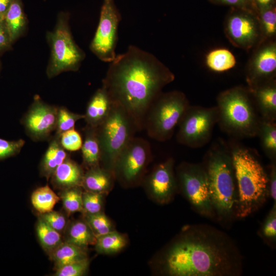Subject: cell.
<instances>
[{"label":"cell","mask_w":276,"mask_h":276,"mask_svg":"<svg viewBox=\"0 0 276 276\" xmlns=\"http://www.w3.org/2000/svg\"><path fill=\"white\" fill-rule=\"evenodd\" d=\"M36 231L40 245L48 254L64 241L61 234L53 228L39 216Z\"/></svg>","instance_id":"obj_29"},{"label":"cell","mask_w":276,"mask_h":276,"mask_svg":"<svg viewBox=\"0 0 276 276\" xmlns=\"http://www.w3.org/2000/svg\"><path fill=\"white\" fill-rule=\"evenodd\" d=\"M224 33L235 47L246 50L255 49L261 41L256 12L250 8H231L224 21Z\"/></svg>","instance_id":"obj_11"},{"label":"cell","mask_w":276,"mask_h":276,"mask_svg":"<svg viewBox=\"0 0 276 276\" xmlns=\"http://www.w3.org/2000/svg\"><path fill=\"white\" fill-rule=\"evenodd\" d=\"M81 150L83 165L88 169L100 166V149L96 128L86 125Z\"/></svg>","instance_id":"obj_24"},{"label":"cell","mask_w":276,"mask_h":276,"mask_svg":"<svg viewBox=\"0 0 276 276\" xmlns=\"http://www.w3.org/2000/svg\"><path fill=\"white\" fill-rule=\"evenodd\" d=\"M2 22H2L0 23V32L4 30V28L3 27V26H2V25H1V24H2Z\"/></svg>","instance_id":"obj_47"},{"label":"cell","mask_w":276,"mask_h":276,"mask_svg":"<svg viewBox=\"0 0 276 276\" xmlns=\"http://www.w3.org/2000/svg\"><path fill=\"white\" fill-rule=\"evenodd\" d=\"M40 217L47 224L53 228L61 234L65 232L67 226V219L62 213L52 211L44 214H39Z\"/></svg>","instance_id":"obj_39"},{"label":"cell","mask_w":276,"mask_h":276,"mask_svg":"<svg viewBox=\"0 0 276 276\" xmlns=\"http://www.w3.org/2000/svg\"><path fill=\"white\" fill-rule=\"evenodd\" d=\"M150 143L140 137H133L118 156L114 166V174L125 182L139 179L151 157Z\"/></svg>","instance_id":"obj_13"},{"label":"cell","mask_w":276,"mask_h":276,"mask_svg":"<svg viewBox=\"0 0 276 276\" xmlns=\"http://www.w3.org/2000/svg\"><path fill=\"white\" fill-rule=\"evenodd\" d=\"M276 42L267 41L258 45L247 63L246 69L247 87L251 91L257 87L275 79Z\"/></svg>","instance_id":"obj_15"},{"label":"cell","mask_w":276,"mask_h":276,"mask_svg":"<svg viewBox=\"0 0 276 276\" xmlns=\"http://www.w3.org/2000/svg\"><path fill=\"white\" fill-rule=\"evenodd\" d=\"M205 62L210 70L221 73L233 68L236 64V59L229 50L217 48L206 54Z\"/></svg>","instance_id":"obj_27"},{"label":"cell","mask_w":276,"mask_h":276,"mask_svg":"<svg viewBox=\"0 0 276 276\" xmlns=\"http://www.w3.org/2000/svg\"><path fill=\"white\" fill-rule=\"evenodd\" d=\"M229 149L237 182V199L235 213L243 218L259 209L268 194V174L254 151L233 141Z\"/></svg>","instance_id":"obj_3"},{"label":"cell","mask_w":276,"mask_h":276,"mask_svg":"<svg viewBox=\"0 0 276 276\" xmlns=\"http://www.w3.org/2000/svg\"><path fill=\"white\" fill-rule=\"evenodd\" d=\"M25 144V141L22 139L8 141L0 138V160L18 154Z\"/></svg>","instance_id":"obj_40"},{"label":"cell","mask_w":276,"mask_h":276,"mask_svg":"<svg viewBox=\"0 0 276 276\" xmlns=\"http://www.w3.org/2000/svg\"><path fill=\"white\" fill-rule=\"evenodd\" d=\"M181 189L192 206L201 215L213 217L207 176L202 165L183 162L177 168Z\"/></svg>","instance_id":"obj_10"},{"label":"cell","mask_w":276,"mask_h":276,"mask_svg":"<svg viewBox=\"0 0 276 276\" xmlns=\"http://www.w3.org/2000/svg\"><path fill=\"white\" fill-rule=\"evenodd\" d=\"M59 138L56 134L51 138L41 162V173L47 179L51 178L56 168L68 157L60 144Z\"/></svg>","instance_id":"obj_21"},{"label":"cell","mask_w":276,"mask_h":276,"mask_svg":"<svg viewBox=\"0 0 276 276\" xmlns=\"http://www.w3.org/2000/svg\"><path fill=\"white\" fill-rule=\"evenodd\" d=\"M4 20L10 40L13 41L22 34L27 24L21 0H12L5 13Z\"/></svg>","instance_id":"obj_22"},{"label":"cell","mask_w":276,"mask_h":276,"mask_svg":"<svg viewBox=\"0 0 276 276\" xmlns=\"http://www.w3.org/2000/svg\"><path fill=\"white\" fill-rule=\"evenodd\" d=\"M12 0H0V13L5 14Z\"/></svg>","instance_id":"obj_45"},{"label":"cell","mask_w":276,"mask_h":276,"mask_svg":"<svg viewBox=\"0 0 276 276\" xmlns=\"http://www.w3.org/2000/svg\"><path fill=\"white\" fill-rule=\"evenodd\" d=\"M84 118V114L72 112L65 107H58L55 134L60 136L64 132L74 128L76 123Z\"/></svg>","instance_id":"obj_33"},{"label":"cell","mask_w":276,"mask_h":276,"mask_svg":"<svg viewBox=\"0 0 276 276\" xmlns=\"http://www.w3.org/2000/svg\"><path fill=\"white\" fill-rule=\"evenodd\" d=\"M102 86L112 102L123 108L137 131L144 130L147 112L174 74L155 56L130 45L109 63Z\"/></svg>","instance_id":"obj_1"},{"label":"cell","mask_w":276,"mask_h":276,"mask_svg":"<svg viewBox=\"0 0 276 276\" xmlns=\"http://www.w3.org/2000/svg\"><path fill=\"white\" fill-rule=\"evenodd\" d=\"M260 119L276 121V81L272 80L250 91Z\"/></svg>","instance_id":"obj_17"},{"label":"cell","mask_w":276,"mask_h":276,"mask_svg":"<svg viewBox=\"0 0 276 276\" xmlns=\"http://www.w3.org/2000/svg\"><path fill=\"white\" fill-rule=\"evenodd\" d=\"M252 8L256 11L275 5L276 0H249Z\"/></svg>","instance_id":"obj_43"},{"label":"cell","mask_w":276,"mask_h":276,"mask_svg":"<svg viewBox=\"0 0 276 276\" xmlns=\"http://www.w3.org/2000/svg\"><path fill=\"white\" fill-rule=\"evenodd\" d=\"M268 174V194L274 202L276 201V166L275 161L272 162Z\"/></svg>","instance_id":"obj_41"},{"label":"cell","mask_w":276,"mask_h":276,"mask_svg":"<svg viewBox=\"0 0 276 276\" xmlns=\"http://www.w3.org/2000/svg\"><path fill=\"white\" fill-rule=\"evenodd\" d=\"M58 109L35 96L21 121L27 135L35 141L49 138L56 129Z\"/></svg>","instance_id":"obj_14"},{"label":"cell","mask_w":276,"mask_h":276,"mask_svg":"<svg viewBox=\"0 0 276 276\" xmlns=\"http://www.w3.org/2000/svg\"><path fill=\"white\" fill-rule=\"evenodd\" d=\"M84 174L82 168L68 157L56 168L51 178L55 187L63 190L81 187Z\"/></svg>","instance_id":"obj_19"},{"label":"cell","mask_w":276,"mask_h":276,"mask_svg":"<svg viewBox=\"0 0 276 276\" xmlns=\"http://www.w3.org/2000/svg\"><path fill=\"white\" fill-rule=\"evenodd\" d=\"M114 175L100 166L90 168L84 174L81 187L86 191L104 193L112 187Z\"/></svg>","instance_id":"obj_20"},{"label":"cell","mask_w":276,"mask_h":276,"mask_svg":"<svg viewBox=\"0 0 276 276\" xmlns=\"http://www.w3.org/2000/svg\"><path fill=\"white\" fill-rule=\"evenodd\" d=\"M121 14L113 0H104L99 25L91 42V51L102 61L111 62L116 57L118 29Z\"/></svg>","instance_id":"obj_12"},{"label":"cell","mask_w":276,"mask_h":276,"mask_svg":"<svg viewBox=\"0 0 276 276\" xmlns=\"http://www.w3.org/2000/svg\"><path fill=\"white\" fill-rule=\"evenodd\" d=\"M261 234L266 241L273 243L276 239V203L267 216L261 229Z\"/></svg>","instance_id":"obj_38"},{"label":"cell","mask_w":276,"mask_h":276,"mask_svg":"<svg viewBox=\"0 0 276 276\" xmlns=\"http://www.w3.org/2000/svg\"><path fill=\"white\" fill-rule=\"evenodd\" d=\"M217 124L228 134L236 137L257 136L260 117L247 87L235 86L217 97Z\"/></svg>","instance_id":"obj_5"},{"label":"cell","mask_w":276,"mask_h":276,"mask_svg":"<svg viewBox=\"0 0 276 276\" xmlns=\"http://www.w3.org/2000/svg\"><path fill=\"white\" fill-rule=\"evenodd\" d=\"M124 236L114 231L96 239V251L100 254H111L118 252L126 244Z\"/></svg>","instance_id":"obj_31"},{"label":"cell","mask_w":276,"mask_h":276,"mask_svg":"<svg viewBox=\"0 0 276 276\" xmlns=\"http://www.w3.org/2000/svg\"><path fill=\"white\" fill-rule=\"evenodd\" d=\"M89 262L88 258L74 262L56 269V276H81L88 270Z\"/></svg>","instance_id":"obj_36"},{"label":"cell","mask_w":276,"mask_h":276,"mask_svg":"<svg viewBox=\"0 0 276 276\" xmlns=\"http://www.w3.org/2000/svg\"><path fill=\"white\" fill-rule=\"evenodd\" d=\"M256 13L261 32V41L259 44L274 40L276 35L275 5L258 11Z\"/></svg>","instance_id":"obj_30"},{"label":"cell","mask_w":276,"mask_h":276,"mask_svg":"<svg viewBox=\"0 0 276 276\" xmlns=\"http://www.w3.org/2000/svg\"><path fill=\"white\" fill-rule=\"evenodd\" d=\"M10 42L8 34H6L5 30L0 32V48L6 47Z\"/></svg>","instance_id":"obj_44"},{"label":"cell","mask_w":276,"mask_h":276,"mask_svg":"<svg viewBox=\"0 0 276 276\" xmlns=\"http://www.w3.org/2000/svg\"><path fill=\"white\" fill-rule=\"evenodd\" d=\"M81 186L61 190L59 195L64 209L68 214L83 212L82 191Z\"/></svg>","instance_id":"obj_32"},{"label":"cell","mask_w":276,"mask_h":276,"mask_svg":"<svg viewBox=\"0 0 276 276\" xmlns=\"http://www.w3.org/2000/svg\"><path fill=\"white\" fill-rule=\"evenodd\" d=\"M216 5H225L231 8L252 9L249 0H209ZM254 10V9H253Z\"/></svg>","instance_id":"obj_42"},{"label":"cell","mask_w":276,"mask_h":276,"mask_svg":"<svg viewBox=\"0 0 276 276\" xmlns=\"http://www.w3.org/2000/svg\"><path fill=\"white\" fill-rule=\"evenodd\" d=\"M55 269L66 264L87 258L85 249L63 241L49 254Z\"/></svg>","instance_id":"obj_25"},{"label":"cell","mask_w":276,"mask_h":276,"mask_svg":"<svg viewBox=\"0 0 276 276\" xmlns=\"http://www.w3.org/2000/svg\"><path fill=\"white\" fill-rule=\"evenodd\" d=\"M5 14L0 13V23L4 21Z\"/></svg>","instance_id":"obj_46"},{"label":"cell","mask_w":276,"mask_h":276,"mask_svg":"<svg viewBox=\"0 0 276 276\" xmlns=\"http://www.w3.org/2000/svg\"><path fill=\"white\" fill-rule=\"evenodd\" d=\"M31 199L33 206L39 214L53 211L55 205L60 200L59 196L48 185L34 190Z\"/></svg>","instance_id":"obj_28"},{"label":"cell","mask_w":276,"mask_h":276,"mask_svg":"<svg viewBox=\"0 0 276 276\" xmlns=\"http://www.w3.org/2000/svg\"><path fill=\"white\" fill-rule=\"evenodd\" d=\"M113 103L106 89L102 86L93 95L87 103L84 119L86 125L97 128L106 119Z\"/></svg>","instance_id":"obj_18"},{"label":"cell","mask_w":276,"mask_h":276,"mask_svg":"<svg viewBox=\"0 0 276 276\" xmlns=\"http://www.w3.org/2000/svg\"><path fill=\"white\" fill-rule=\"evenodd\" d=\"M60 142L66 151H76L81 149L83 141L79 132L75 128L64 132L60 135Z\"/></svg>","instance_id":"obj_37"},{"label":"cell","mask_w":276,"mask_h":276,"mask_svg":"<svg viewBox=\"0 0 276 276\" xmlns=\"http://www.w3.org/2000/svg\"><path fill=\"white\" fill-rule=\"evenodd\" d=\"M218 120L216 106L206 107L190 105L177 125V142L192 148L205 146L211 140Z\"/></svg>","instance_id":"obj_9"},{"label":"cell","mask_w":276,"mask_h":276,"mask_svg":"<svg viewBox=\"0 0 276 276\" xmlns=\"http://www.w3.org/2000/svg\"><path fill=\"white\" fill-rule=\"evenodd\" d=\"M164 266L172 276H234L241 274V256L224 233L195 224L169 248Z\"/></svg>","instance_id":"obj_2"},{"label":"cell","mask_w":276,"mask_h":276,"mask_svg":"<svg viewBox=\"0 0 276 276\" xmlns=\"http://www.w3.org/2000/svg\"><path fill=\"white\" fill-rule=\"evenodd\" d=\"M189 105L187 97L182 91L162 92L147 112L144 129L150 137L156 141L165 142L170 139Z\"/></svg>","instance_id":"obj_7"},{"label":"cell","mask_w":276,"mask_h":276,"mask_svg":"<svg viewBox=\"0 0 276 276\" xmlns=\"http://www.w3.org/2000/svg\"><path fill=\"white\" fill-rule=\"evenodd\" d=\"M214 212L220 218L230 217L235 211L237 182L231 154L223 144L212 146L203 164Z\"/></svg>","instance_id":"obj_4"},{"label":"cell","mask_w":276,"mask_h":276,"mask_svg":"<svg viewBox=\"0 0 276 276\" xmlns=\"http://www.w3.org/2000/svg\"><path fill=\"white\" fill-rule=\"evenodd\" d=\"M174 161L170 157L157 165L149 175L146 183L154 198L162 203L170 201L177 188L174 173Z\"/></svg>","instance_id":"obj_16"},{"label":"cell","mask_w":276,"mask_h":276,"mask_svg":"<svg viewBox=\"0 0 276 276\" xmlns=\"http://www.w3.org/2000/svg\"><path fill=\"white\" fill-rule=\"evenodd\" d=\"M103 194L86 191L82 193V206L84 214L102 212Z\"/></svg>","instance_id":"obj_35"},{"label":"cell","mask_w":276,"mask_h":276,"mask_svg":"<svg viewBox=\"0 0 276 276\" xmlns=\"http://www.w3.org/2000/svg\"><path fill=\"white\" fill-rule=\"evenodd\" d=\"M257 136L260 140L261 147L271 162L276 159L275 121L260 119Z\"/></svg>","instance_id":"obj_26"},{"label":"cell","mask_w":276,"mask_h":276,"mask_svg":"<svg viewBox=\"0 0 276 276\" xmlns=\"http://www.w3.org/2000/svg\"><path fill=\"white\" fill-rule=\"evenodd\" d=\"M51 57L47 70L49 78L62 72L76 71L85 54L75 42L68 22L67 15H60L54 30L48 34Z\"/></svg>","instance_id":"obj_8"},{"label":"cell","mask_w":276,"mask_h":276,"mask_svg":"<svg viewBox=\"0 0 276 276\" xmlns=\"http://www.w3.org/2000/svg\"><path fill=\"white\" fill-rule=\"evenodd\" d=\"M84 220L97 238L113 231L110 220L102 212L94 214H85Z\"/></svg>","instance_id":"obj_34"},{"label":"cell","mask_w":276,"mask_h":276,"mask_svg":"<svg viewBox=\"0 0 276 276\" xmlns=\"http://www.w3.org/2000/svg\"><path fill=\"white\" fill-rule=\"evenodd\" d=\"M65 232V242L85 249L90 245H95L96 239L90 227L84 220H77L67 225Z\"/></svg>","instance_id":"obj_23"},{"label":"cell","mask_w":276,"mask_h":276,"mask_svg":"<svg viewBox=\"0 0 276 276\" xmlns=\"http://www.w3.org/2000/svg\"><path fill=\"white\" fill-rule=\"evenodd\" d=\"M96 128L102 167L113 172L118 156L137 129L126 110L114 103L106 119Z\"/></svg>","instance_id":"obj_6"}]
</instances>
